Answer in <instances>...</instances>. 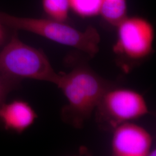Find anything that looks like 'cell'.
Returning a JSON list of instances; mask_svg holds the SVG:
<instances>
[{
	"label": "cell",
	"instance_id": "cell-5",
	"mask_svg": "<svg viewBox=\"0 0 156 156\" xmlns=\"http://www.w3.org/2000/svg\"><path fill=\"white\" fill-rule=\"evenodd\" d=\"M117 27L115 53L131 61H140L151 55L154 39L151 23L140 17H126Z\"/></svg>",
	"mask_w": 156,
	"mask_h": 156
},
{
	"label": "cell",
	"instance_id": "cell-6",
	"mask_svg": "<svg viewBox=\"0 0 156 156\" xmlns=\"http://www.w3.org/2000/svg\"><path fill=\"white\" fill-rule=\"evenodd\" d=\"M112 149L116 156H148L151 151L153 138L142 127L127 122L113 129Z\"/></svg>",
	"mask_w": 156,
	"mask_h": 156
},
{
	"label": "cell",
	"instance_id": "cell-4",
	"mask_svg": "<svg viewBox=\"0 0 156 156\" xmlns=\"http://www.w3.org/2000/svg\"><path fill=\"white\" fill-rule=\"evenodd\" d=\"M95 109L98 122L113 129L149 113L147 103L142 95L133 90L122 88L108 90Z\"/></svg>",
	"mask_w": 156,
	"mask_h": 156
},
{
	"label": "cell",
	"instance_id": "cell-2",
	"mask_svg": "<svg viewBox=\"0 0 156 156\" xmlns=\"http://www.w3.org/2000/svg\"><path fill=\"white\" fill-rule=\"evenodd\" d=\"M0 23L15 30L36 34L60 44L73 47L91 57L99 50L100 36L93 27L82 31L65 22L50 19L17 17L2 12H0Z\"/></svg>",
	"mask_w": 156,
	"mask_h": 156
},
{
	"label": "cell",
	"instance_id": "cell-7",
	"mask_svg": "<svg viewBox=\"0 0 156 156\" xmlns=\"http://www.w3.org/2000/svg\"><path fill=\"white\" fill-rule=\"evenodd\" d=\"M38 117L33 108L22 100L13 101L0 107V122L6 130L22 133Z\"/></svg>",
	"mask_w": 156,
	"mask_h": 156
},
{
	"label": "cell",
	"instance_id": "cell-1",
	"mask_svg": "<svg viewBox=\"0 0 156 156\" xmlns=\"http://www.w3.org/2000/svg\"><path fill=\"white\" fill-rule=\"evenodd\" d=\"M56 86L67 98V104L62 109V119L79 128L91 116L104 94L114 87L85 66H77L68 73H60Z\"/></svg>",
	"mask_w": 156,
	"mask_h": 156
},
{
	"label": "cell",
	"instance_id": "cell-10",
	"mask_svg": "<svg viewBox=\"0 0 156 156\" xmlns=\"http://www.w3.org/2000/svg\"><path fill=\"white\" fill-rule=\"evenodd\" d=\"M70 8L79 16L89 17L100 14L102 0H69Z\"/></svg>",
	"mask_w": 156,
	"mask_h": 156
},
{
	"label": "cell",
	"instance_id": "cell-3",
	"mask_svg": "<svg viewBox=\"0 0 156 156\" xmlns=\"http://www.w3.org/2000/svg\"><path fill=\"white\" fill-rule=\"evenodd\" d=\"M0 73L18 80L29 78L56 85L60 78L44 52L23 43L16 33L0 51Z\"/></svg>",
	"mask_w": 156,
	"mask_h": 156
},
{
	"label": "cell",
	"instance_id": "cell-12",
	"mask_svg": "<svg viewBox=\"0 0 156 156\" xmlns=\"http://www.w3.org/2000/svg\"><path fill=\"white\" fill-rule=\"evenodd\" d=\"M6 34L4 26L0 23V46L3 45L5 42Z\"/></svg>",
	"mask_w": 156,
	"mask_h": 156
},
{
	"label": "cell",
	"instance_id": "cell-11",
	"mask_svg": "<svg viewBox=\"0 0 156 156\" xmlns=\"http://www.w3.org/2000/svg\"><path fill=\"white\" fill-rule=\"evenodd\" d=\"M19 81L6 77L0 73V107L4 104L8 94L12 90L17 88Z\"/></svg>",
	"mask_w": 156,
	"mask_h": 156
},
{
	"label": "cell",
	"instance_id": "cell-9",
	"mask_svg": "<svg viewBox=\"0 0 156 156\" xmlns=\"http://www.w3.org/2000/svg\"><path fill=\"white\" fill-rule=\"evenodd\" d=\"M44 11L49 19L66 22L70 9L69 0H42Z\"/></svg>",
	"mask_w": 156,
	"mask_h": 156
},
{
	"label": "cell",
	"instance_id": "cell-8",
	"mask_svg": "<svg viewBox=\"0 0 156 156\" xmlns=\"http://www.w3.org/2000/svg\"><path fill=\"white\" fill-rule=\"evenodd\" d=\"M100 14L108 23L117 25L127 17L126 0H102Z\"/></svg>",
	"mask_w": 156,
	"mask_h": 156
}]
</instances>
